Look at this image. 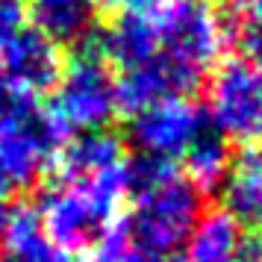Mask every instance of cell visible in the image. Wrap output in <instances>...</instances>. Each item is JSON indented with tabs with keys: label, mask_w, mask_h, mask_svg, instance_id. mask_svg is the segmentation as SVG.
Returning <instances> with one entry per match:
<instances>
[{
	"label": "cell",
	"mask_w": 262,
	"mask_h": 262,
	"mask_svg": "<svg viewBox=\"0 0 262 262\" xmlns=\"http://www.w3.org/2000/svg\"><path fill=\"white\" fill-rule=\"evenodd\" d=\"M203 112L224 142L262 144V59L238 53L218 62L209 71Z\"/></svg>",
	"instance_id": "cell-5"
},
{
	"label": "cell",
	"mask_w": 262,
	"mask_h": 262,
	"mask_svg": "<svg viewBox=\"0 0 262 262\" xmlns=\"http://www.w3.org/2000/svg\"><path fill=\"white\" fill-rule=\"evenodd\" d=\"M109 262H171V256L154 253V250H144V248H136V245H127V248H121Z\"/></svg>",
	"instance_id": "cell-20"
},
{
	"label": "cell",
	"mask_w": 262,
	"mask_h": 262,
	"mask_svg": "<svg viewBox=\"0 0 262 262\" xmlns=\"http://www.w3.org/2000/svg\"><path fill=\"white\" fill-rule=\"evenodd\" d=\"M95 0H30L27 15L45 38L53 45H77L95 27Z\"/></svg>",
	"instance_id": "cell-14"
},
{
	"label": "cell",
	"mask_w": 262,
	"mask_h": 262,
	"mask_svg": "<svg viewBox=\"0 0 262 262\" xmlns=\"http://www.w3.org/2000/svg\"><path fill=\"white\" fill-rule=\"evenodd\" d=\"M221 194L224 212H230L242 227L262 230V144L242 147V154L230 159Z\"/></svg>",
	"instance_id": "cell-11"
},
{
	"label": "cell",
	"mask_w": 262,
	"mask_h": 262,
	"mask_svg": "<svg viewBox=\"0 0 262 262\" xmlns=\"http://www.w3.org/2000/svg\"><path fill=\"white\" fill-rule=\"evenodd\" d=\"M65 136L36 97L0 80V198L24 191L53 168Z\"/></svg>",
	"instance_id": "cell-4"
},
{
	"label": "cell",
	"mask_w": 262,
	"mask_h": 262,
	"mask_svg": "<svg viewBox=\"0 0 262 262\" xmlns=\"http://www.w3.org/2000/svg\"><path fill=\"white\" fill-rule=\"evenodd\" d=\"M165 95H180V92L174 89L168 71L159 62H147V65H139V68H127V71H118V77H115L118 112L130 115V118Z\"/></svg>",
	"instance_id": "cell-15"
},
{
	"label": "cell",
	"mask_w": 262,
	"mask_h": 262,
	"mask_svg": "<svg viewBox=\"0 0 262 262\" xmlns=\"http://www.w3.org/2000/svg\"><path fill=\"white\" fill-rule=\"evenodd\" d=\"M53 168L59 177H106L130 168V156L115 133L89 130L62 144Z\"/></svg>",
	"instance_id": "cell-9"
},
{
	"label": "cell",
	"mask_w": 262,
	"mask_h": 262,
	"mask_svg": "<svg viewBox=\"0 0 262 262\" xmlns=\"http://www.w3.org/2000/svg\"><path fill=\"white\" fill-rule=\"evenodd\" d=\"M209 130L206 112L186 95H165L133 115L130 139L147 159L174 162Z\"/></svg>",
	"instance_id": "cell-7"
},
{
	"label": "cell",
	"mask_w": 262,
	"mask_h": 262,
	"mask_svg": "<svg viewBox=\"0 0 262 262\" xmlns=\"http://www.w3.org/2000/svg\"><path fill=\"white\" fill-rule=\"evenodd\" d=\"M45 112L59 127L62 136L106 130V124L118 115L115 77L109 65L95 50L77 53L68 65H62Z\"/></svg>",
	"instance_id": "cell-6"
},
{
	"label": "cell",
	"mask_w": 262,
	"mask_h": 262,
	"mask_svg": "<svg viewBox=\"0 0 262 262\" xmlns=\"http://www.w3.org/2000/svg\"><path fill=\"white\" fill-rule=\"evenodd\" d=\"M0 262H109L103 253H77L50 242L33 209L15 206L9 230L0 242Z\"/></svg>",
	"instance_id": "cell-10"
},
{
	"label": "cell",
	"mask_w": 262,
	"mask_h": 262,
	"mask_svg": "<svg viewBox=\"0 0 262 262\" xmlns=\"http://www.w3.org/2000/svg\"><path fill=\"white\" fill-rule=\"evenodd\" d=\"M12 212H15V206H9V201H6V198H0V242H3V236H6V230H9Z\"/></svg>",
	"instance_id": "cell-21"
},
{
	"label": "cell",
	"mask_w": 262,
	"mask_h": 262,
	"mask_svg": "<svg viewBox=\"0 0 262 262\" xmlns=\"http://www.w3.org/2000/svg\"><path fill=\"white\" fill-rule=\"evenodd\" d=\"M180 159H183V177L194 189L209 191L224 183L233 156H230V142H224L215 130H206L191 142V147Z\"/></svg>",
	"instance_id": "cell-16"
},
{
	"label": "cell",
	"mask_w": 262,
	"mask_h": 262,
	"mask_svg": "<svg viewBox=\"0 0 262 262\" xmlns=\"http://www.w3.org/2000/svg\"><path fill=\"white\" fill-rule=\"evenodd\" d=\"M130 194L133 212L127 218V236H133L136 248L154 253L171 256L180 250L203 215V191L162 159L142 156V162L133 165Z\"/></svg>",
	"instance_id": "cell-2"
},
{
	"label": "cell",
	"mask_w": 262,
	"mask_h": 262,
	"mask_svg": "<svg viewBox=\"0 0 262 262\" xmlns=\"http://www.w3.org/2000/svg\"><path fill=\"white\" fill-rule=\"evenodd\" d=\"M95 3H100L103 9L118 12V15H147L154 9H159L165 0H95Z\"/></svg>",
	"instance_id": "cell-19"
},
{
	"label": "cell",
	"mask_w": 262,
	"mask_h": 262,
	"mask_svg": "<svg viewBox=\"0 0 262 262\" xmlns=\"http://www.w3.org/2000/svg\"><path fill=\"white\" fill-rule=\"evenodd\" d=\"M156 62L180 95L201 83L221 62L227 27L212 0H165L150 12Z\"/></svg>",
	"instance_id": "cell-3"
},
{
	"label": "cell",
	"mask_w": 262,
	"mask_h": 262,
	"mask_svg": "<svg viewBox=\"0 0 262 262\" xmlns=\"http://www.w3.org/2000/svg\"><path fill=\"white\" fill-rule=\"evenodd\" d=\"M130 183L133 162L106 177H59L41 191L33 209L41 233L68 250L103 253L112 259L130 238L124 215Z\"/></svg>",
	"instance_id": "cell-1"
},
{
	"label": "cell",
	"mask_w": 262,
	"mask_h": 262,
	"mask_svg": "<svg viewBox=\"0 0 262 262\" xmlns=\"http://www.w3.org/2000/svg\"><path fill=\"white\" fill-rule=\"evenodd\" d=\"M27 27H30V15L24 0H0V48L9 45Z\"/></svg>",
	"instance_id": "cell-18"
},
{
	"label": "cell",
	"mask_w": 262,
	"mask_h": 262,
	"mask_svg": "<svg viewBox=\"0 0 262 262\" xmlns=\"http://www.w3.org/2000/svg\"><path fill=\"white\" fill-rule=\"evenodd\" d=\"M95 53L106 65H115L118 71L156 62V41H154L150 12L147 15H118L97 36Z\"/></svg>",
	"instance_id": "cell-12"
},
{
	"label": "cell",
	"mask_w": 262,
	"mask_h": 262,
	"mask_svg": "<svg viewBox=\"0 0 262 262\" xmlns=\"http://www.w3.org/2000/svg\"><path fill=\"white\" fill-rule=\"evenodd\" d=\"M245 233L242 224L224 209L198 218L194 230L183 242V262H242Z\"/></svg>",
	"instance_id": "cell-13"
},
{
	"label": "cell",
	"mask_w": 262,
	"mask_h": 262,
	"mask_svg": "<svg viewBox=\"0 0 262 262\" xmlns=\"http://www.w3.org/2000/svg\"><path fill=\"white\" fill-rule=\"evenodd\" d=\"M227 41H236L242 53H262V0H224Z\"/></svg>",
	"instance_id": "cell-17"
},
{
	"label": "cell",
	"mask_w": 262,
	"mask_h": 262,
	"mask_svg": "<svg viewBox=\"0 0 262 262\" xmlns=\"http://www.w3.org/2000/svg\"><path fill=\"white\" fill-rule=\"evenodd\" d=\"M59 45L45 38L33 24L0 48V80L21 95L36 97L41 92H50L59 80Z\"/></svg>",
	"instance_id": "cell-8"
}]
</instances>
